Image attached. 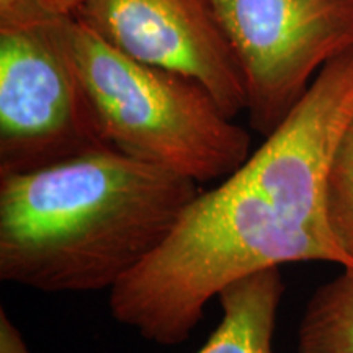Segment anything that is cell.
<instances>
[{"instance_id":"obj_5","label":"cell","mask_w":353,"mask_h":353,"mask_svg":"<svg viewBox=\"0 0 353 353\" xmlns=\"http://www.w3.org/2000/svg\"><path fill=\"white\" fill-rule=\"evenodd\" d=\"M54 19L0 25V176L110 148L52 37Z\"/></svg>"},{"instance_id":"obj_8","label":"cell","mask_w":353,"mask_h":353,"mask_svg":"<svg viewBox=\"0 0 353 353\" xmlns=\"http://www.w3.org/2000/svg\"><path fill=\"white\" fill-rule=\"evenodd\" d=\"M298 353H353V268H343L307 301Z\"/></svg>"},{"instance_id":"obj_3","label":"cell","mask_w":353,"mask_h":353,"mask_svg":"<svg viewBox=\"0 0 353 353\" xmlns=\"http://www.w3.org/2000/svg\"><path fill=\"white\" fill-rule=\"evenodd\" d=\"M51 32L110 148L196 183L250 156L249 132L200 82L132 59L77 17H56Z\"/></svg>"},{"instance_id":"obj_10","label":"cell","mask_w":353,"mask_h":353,"mask_svg":"<svg viewBox=\"0 0 353 353\" xmlns=\"http://www.w3.org/2000/svg\"><path fill=\"white\" fill-rule=\"evenodd\" d=\"M0 353H32L6 307H0Z\"/></svg>"},{"instance_id":"obj_7","label":"cell","mask_w":353,"mask_h":353,"mask_svg":"<svg viewBox=\"0 0 353 353\" xmlns=\"http://www.w3.org/2000/svg\"><path fill=\"white\" fill-rule=\"evenodd\" d=\"M285 293L280 268L252 273L218 294L223 319L196 353H273L278 307Z\"/></svg>"},{"instance_id":"obj_11","label":"cell","mask_w":353,"mask_h":353,"mask_svg":"<svg viewBox=\"0 0 353 353\" xmlns=\"http://www.w3.org/2000/svg\"><path fill=\"white\" fill-rule=\"evenodd\" d=\"M38 2L52 17H76L83 0H38Z\"/></svg>"},{"instance_id":"obj_9","label":"cell","mask_w":353,"mask_h":353,"mask_svg":"<svg viewBox=\"0 0 353 353\" xmlns=\"http://www.w3.org/2000/svg\"><path fill=\"white\" fill-rule=\"evenodd\" d=\"M329 218L339 244L353 259V118L330 169Z\"/></svg>"},{"instance_id":"obj_2","label":"cell","mask_w":353,"mask_h":353,"mask_svg":"<svg viewBox=\"0 0 353 353\" xmlns=\"http://www.w3.org/2000/svg\"><path fill=\"white\" fill-rule=\"evenodd\" d=\"M196 185L113 148L0 176V280L112 291L164 242Z\"/></svg>"},{"instance_id":"obj_6","label":"cell","mask_w":353,"mask_h":353,"mask_svg":"<svg viewBox=\"0 0 353 353\" xmlns=\"http://www.w3.org/2000/svg\"><path fill=\"white\" fill-rule=\"evenodd\" d=\"M77 19L132 59L200 82L234 118L244 77L211 0H83Z\"/></svg>"},{"instance_id":"obj_1","label":"cell","mask_w":353,"mask_h":353,"mask_svg":"<svg viewBox=\"0 0 353 353\" xmlns=\"http://www.w3.org/2000/svg\"><path fill=\"white\" fill-rule=\"evenodd\" d=\"M352 118L353 50L325 64L257 151L198 192L164 242L110 291L114 321L174 347L239 278L294 262L353 268L329 218L330 169Z\"/></svg>"},{"instance_id":"obj_4","label":"cell","mask_w":353,"mask_h":353,"mask_svg":"<svg viewBox=\"0 0 353 353\" xmlns=\"http://www.w3.org/2000/svg\"><path fill=\"white\" fill-rule=\"evenodd\" d=\"M244 77L250 126L268 136L321 69L353 50V0H211Z\"/></svg>"}]
</instances>
